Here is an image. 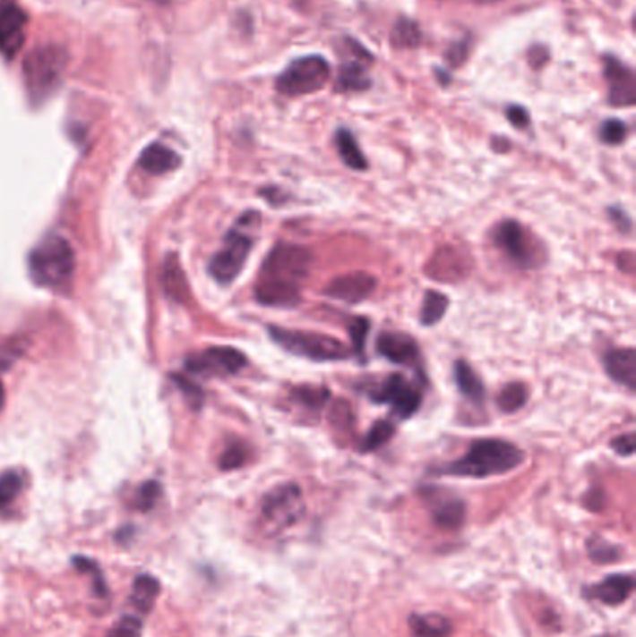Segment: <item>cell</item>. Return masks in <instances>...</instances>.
Returning a JSON list of instances; mask_svg holds the SVG:
<instances>
[{
  "mask_svg": "<svg viewBox=\"0 0 636 637\" xmlns=\"http://www.w3.org/2000/svg\"><path fill=\"white\" fill-rule=\"evenodd\" d=\"M312 254L308 248L277 242L265 258L256 284V301L262 306L293 308L301 301V284L308 278Z\"/></svg>",
  "mask_w": 636,
  "mask_h": 637,
  "instance_id": "6da1fadb",
  "label": "cell"
},
{
  "mask_svg": "<svg viewBox=\"0 0 636 637\" xmlns=\"http://www.w3.org/2000/svg\"><path fill=\"white\" fill-rule=\"evenodd\" d=\"M522 461H525V454L511 442L487 438L474 442L461 459L441 466L435 473L484 480V477L508 473L519 468Z\"/></svg>",
  "mask_w": 636,
  "mask_h": 637,
  "instance_id": "7a4b0ae2",
  "label": "cell"
},
{
  "mask_svg": "<svg viewBox=\"0 0 636 637\" xmlns=\"http://www.w3.org/2000/svg\"><path fill=\"white\" fill-rule=\"evenodd\" d=\"M67 65V53L60 45L47 43L36 47L22 62V79H25L30 103L41 105L55 94L62 82Z\"/></svg>",
  "mask_w": 636,
  "mask_h": 637,
  "instance_id": "3957f363",
  "label": "cell"
},
{
  "mask_svg": "<svg viewBox=\"0 0 636 637\" xmlns=\"http://www.w3.org/2000/svg\"><path fill=\"white\" fill-rule=\"evenodd\" d=\"M30 276L38 285L62 289L73 278L75 252L64 237L43 239L29 256Z\"/></svg>",
  "mask_w": 636,
  "mask_h": 637,
  "instance_id": "277c9868",
  "label": "cell"
},
{
  "mask_svg": "<svg viewBox=\"0 0 636 637\" xmlns=\"http://www.w3.org/2000/svg\"><path fill=\"white\" fill-rule=\"evenodd\" d=\"M258 213H246L236 227H232L230 234L224 239V246L213 256L210 263V272L211 276L219 284H232L239 272L243 270L248 254L253 250V235L251 232L256 230L258 225Z\"/></svg>",
  "mask_w": 636,
  "mask_h": 637,
  "instance_id": "5b68a950",
  "label": "cell"
},
{
  "mask_svg": "<svg viewBox=\"0 0 636 637\" xmlns=\"http://www.w3.org/2000/svg\"><path fill=\"white\" fill-rule=\"evenodd\" d=\"M306 505L297 485L286 483L269 490L260 507L262 526L267 535H277L293 528L305 516Z\"/></svg>",
  "mask_w": 636,
  "mask_h": 637,
  "instance_id": "8992f818",
  "label": "cell"
},
{
  "mask_svg": "<svg viewBox=\"0 0 636 637\" xmlns=\"http://www.w3.org/2000/svg\"><path fill=\"white\" fill-rule=\"evenodd\" d=\"M269 335L275 344H279L284 351L303 356L314 361H334L344 360L351 352L339 339L331 335L314 334V332H301V330H288L280 327H269Z\"/></svg>",
  "mask_w": 636,
  "mask_h": 637,
  "instance_id": "52a82bcc",
  "label": "cell"
},
{
  "mask_svg": "<svg viewBox=\"0 0 636 637\" xmlns=\"http://www.w3.org/2000/svg\"><path fill=\"white\" fill-rule=\"evenodd\" d=\"M331 64L320 55H308L295 58L288 64L286 70L279 75L275 88L286 98H301L315 94L331 79Z\"/></svg>",
  "mask_w": 636,
  "mask_h": 637,
  "instance_id": "ba28073f",
  "label": "cell"
},
{
  "mask_svg": "<svg viewBox=\"0 0 636 637\" xmlns=\"http://www.w3.org/2000/svg\"><path fill=\"white\" fill-rule=\"evenodd\" d=\"M494 244L519 267L532 268L543 261L541 248L534 242V237L515 220H506L496 225L493 234Z\"/></svg>",
  "mask_w": 636,
  "mask_h": 637,
  "instance_id": "9c48e42d",
  "label": "cell"
},
{
  "mask_svg": "<svg viewBox=\"0 0 636 637\" xmlns=\"http://www.w3.org/2000/svg\"><path fill=\"white\" fill-rule=\"evenodd\" d=\"M348 47L351 49V56L342 62L336 79V92L349 94V92H362L372 86L368 77V65L374 62V56L362 47L357 39L348 38Z\"/></svg>",
  "mask_w": 636,
  "mask_h": 637,
  "instance_id": "30bf717a",
  "label": "cell"
},
{
  "mask_svg": "<svg viewBox=\"0 0 636 637\" xmlns=\"http://www.w3.org/2000/svg\"><path fill=\"white\" fill-rule=\"evenodd\" d=\"M29 15L17 0H0V53L8 60L22 49Z\"/></svg>",
  "mask_w": 636,
  "mask_h": 637,
  "instance_id": "8fae6325",
  "label": "cell"
},
{
  "mask_svg": "<svg viewBox=\"0 0 636 637\" xmlns=\"http://www.w3.org/2000/svg\"><path fill=\"white\" fill-rule=\"evenodd\" d=\"M246 368V356L234 347H211L187 360V369L202 375H236Z\"/></svg>",
  "mask_w": 636,
  "mask_h": 637,
  "instance_id": "7c38bea8",
  "label": "cell"
},
{
  "mask_svg": "<svg viewBox=\"0 0 636 637\" xmlns=\"http://www.w3.org/2000/svg\"><path fill=\"white\" fill-rule=\"evenodd\" d=\"M372 399L377 403L392 404L394 412L400 418H411L422 403L420 392L401 375H391L386 378L372 394Z\"/></svg>",
  "mask_w": 636,
  "mask_h": 637,
  "instance_id": "4fadbf2b",
  "label": "cell"
},
{
  "mask_svg": "<svg viewBox=\"0 0 636 637\" xmlns=\"http://www.w3.org/2000/svg\"><path fill=\"white\" fill-rule=\"evenodd\" d=\"M603 77L608 84V103L612 106H632L636 101L634 73L615 55L603 56Z\"/></svg>",
  "mask_w": 636,
  "mask_h": 637,
  "instance_id": "5bb4252c",
  "label": "cell"
},
{
  "mask_svg": "<svg viewBox=\"0 0 636 637\" xmlns=\"http://www.w3.org/2000/svg\"><path fill=\"white\" fill-rule=\"evenodd\" d=\"M375 285L377 280L372 275H368V272H348L344 276L332 278L325 285L323 294L332 301L358 304L370 297V294L375 291Z\"/></svg>",
  "mask_w": 636,
  "mask_h": 637,
  "instance_id": "9a60e30c",
  "label": "cell"
},
{
  "mask_svg": "<svg viewBox=\"0 0 636 637\" xmlns=\"http://www.w3.org/2000/svg\"><path fill=\"white\" fill-rule=\"evenodd\" d=\"M427 505L434 516V522L443 530H458L467 514V507L461 497L443 492V490H427L425 492Z\"/></svg>",
  "mask_w": 636,
  "mask_h": 637,
  "instance_id": "2e32d148",
  "label": "cell"
},
{
  "mask_svg": "<svg viewBox=\"0 0 636 637\" xmlns=\"http://www.w3.org/2000/svg\"><path fill=\"white\" fill-rule=\"evenodd\" d=\"M377 352L401 366H415L420 354L417 341L401 332H382L377 337Z\"/></svg>",
  "mask_w": 636,
  "mask_h": 637,
  "instance_id": "e0dca14e",
  "label": "cell"
},
{
  "mask_svg": "<svg viewBox=\"0 0 636 637\" xmlns=\"http://www.w3.org/2000/svg\"><path fill=\"white\" fill-rule=\"evenodd\" d=\"M634 589V582L632 576L629 574H612L606 576L603 582L586 587L584 593L586 597L599 600L606 606H620L623 604Z\"/></svg>",
  "mask_w": 636,
  "mask_h": 637,
  "instance_id": "ac0fdd59",
  "label": "cell"
},
{
  "mask_svg": "<svg viewBox=\"0 0 636 637\" xmlns=\"http://www.w3.org/2000/svg\"><path fill=\"white\" fill-rule=\"evenodd\" d=\"M605 369L610 378L634 392L636 388V351L615 349L605 356Z\"/></svg>",
  "mask_w": 636,
  "mask_h": 637,
  "instance_id": "d6986e66",
  "label": "cell"
},
{
  "mask_svg": "<svg viewBox=\"0 0 636 637\" xmlns=\"http://www.w3.org/2000/svg\"><path fill=\"white\" fill-rule=\"evenodd\" d=\"M179 163H181L179 155L163 144L148 146L139 158L141 168H144L151 175H161L170 170H176Z\"/></svg>",
  "mask_w": 636,
  "mask_h": 637,
  "instance_id": "ffe728a7",
  "label": "cell"
},
{
  "mask_svg": "<svg viewBox=\"0 0 636 637\" xmlns=\"http://www.w3.org/2000/svg\"><path fill=\"white\" fill-rule=\"evenodd\" d=\"M461 263H465V259L460 258L456 250L444 248V250H441L439 256H435L434 261H431V265H429L431 275L429 276L435 280H444V282L458 280L460 276H465V272H467V268L461 267Z\"/></svg>",
  "mask_w": 636,
  "mask_h": 637,
  "instance_id": "44dd1931",
  "label": "cell"
},
{
  "mask_svg": "<svg viewBox=\"0 0 636 637\" xmlns=\"http://www.w3.org/2000/svg\"><path fill=\"white\" fill-rule=\"evenodd\" d=\"M408 626L415 637H448L451 623L439 613H415L408 617Z\"/></svg>",
  "mask_w": 636,
  "mask_h": 637,
  "instance_id": "7402d4cb",
  "label": "cell"
},
{
  "mask_svg": "<svg viewBox=\"0 0 636 637\" xmlns=\"http://www.w3.org/2000/svg\"><path fill=\"white\" fill-rule=\"evenodd\" d=\"M159 590H161V583L157 582V578L150 574H142L139 578H134L133 587H131V604L136 611L141 613H150L157 597Z\"/></svg>",
  "mask_w": 636,
  "mask_h": 637,
  "instance_id": "603a6c76",
  "label": "cell"
},
{
  "mask_svg": "<svg viewBox=\"0 0 636 637\" xmlns=\"http://www.w3.org/2000/svg\"><path fill=\"white\" fill-rule=\"evenodd\" d=\"M334 142H336V149L339 153V157H342V161L357 170V172H365L368 168V161H366V157L365 153L360 151L357 140H355V136L349 129H338L336 134H334Z\"/></svg>",
  "mask_w": 636,
  "mask_h": 637,
  "instance_id": "cb8c5ba5",
  "label": "cell"
},
{
  "mask_svg": "<svg viewBox=\"0 0 636 637\" xmlns=\"http://www.w3.org/2000/svg\"><path fill=\"white\" fill-rule=\"evenodd\" d=\"M163 287L172 301L181 302L187 297V280L176 256H168L163 265Z\"/></svg>",
  "mask_w": 636,
  "mask_h": 637,
  "instance_id": "d4e9b609",
  "label": "cell"
},
{
  "mask_svg": "<svg viewBox=\"0 0 636 637\" xmlns=\"http://www.w3.org/2000/svg\"><path fill=\"white\" fill-rule=\"evenodd\" d=\"M453 373H456V382L460 392L468 397L470 401H482L486 395V388L484 382L480 380V377L476 375V371L468 366L467 361L460 360L456 361V368H453Z\"/></svg>",
  "mask_w": 636,
  "mask_h": 637,
  "instance_id": "484cf974",
  "label": "cell"
},
{
  "mask_svg": "<svg viewBox=\"0 0 636 637\" xmlns=\"http://www.w3.org/2000/svg\"><path fill=\"white\" fill-rule=\"evenodd\" d=\"M422 41V30L418 27V22L413 19L401 17L391 34V43L394 49H413L418 47Z\"/></svg>",
  "mask_w": 636,
  "mask_h": 637,
  "instance_id": "4316f807",
  "label": "cell"
},
{
  "mask_svg": "<svg viewBox=\"0 0 636 637\" xmlns=\"http://www.w3.org/2000/svg\"><path fill=\"white\" fill-rule=\"evenodd\" d=\"M527 401H529V388L520 382H511L504 386L496 397V404L504 414H513L520 411V408L527 404Z\"/></svg>",
  "mask_w": 636,
  "mask_h": 637,
  "instance_id": "83f0119b",
  "label": "cell"
},
{
  "mask_svg": "<svg viewBox=\"0 0 636 637\" xmlns=\"http://www.w3.org/2000/svg\"><path fill=\"white\" fill-rule=\"evenodd\" d=\"M448 310V297L439 291H427L420 310V321L424 327L437 325Z\"/></svg>",
  "mask_w": 636,
  "mask_h": 637,
  "instance_id": "f1b7e54d",
  "label": "cell"
},
{
  "mask_svg": "<svg viewBox=\"0 0 636 637\" xmlns=\"http://www.w3.org/2000/svg\"><path fill=\"white\" fill-rule=\"evenodd\" d=\"M394 430L396 427L391 423V421H377L370 430H368V435L365 438V442H362V451L368 453V451H374L381 446H384L386 442H389L394 435Z\"/></svg>",
  "mask_w": 636,
  "mask_h": 637,
  "instance_id": "f546056e",
  "label": "cell"
},
{
  "mask_svg": "<svg viewBox=\"0 0 636 637\" xmlns=\"http://www.w3.org/2000/svg\"><path fill=\"white\" fill-rule=\"evenodd\" d=\"M588 556L592 557L596 563H610L620 559V548L618 546H612L601 537H592L588 540Z\"/></svg>",
  "mask_w": 636,
  "mask_h": 637,
  "instance_id": "4dcf8cb0",
  "label": "cell"
},
{
  "mask_svg": "<svg viewBox=\"0 0 636 637\" xmlns=\"http://www.w3.org/2000/svg\"><path fill=\"white\" fill-rule=\"evenodd\" d=\"M22 488V480L17 471H6L0 475V511L6 509Z\"/></svg>",
  "mask_w": 636,
  "mask_h": 637,
  "instance_id": "1f68e13d",
  "label": "cell"
},
{
  "mask_svg": "<svg viewBox=\"0 0 636 637\" xmlns=\"http://www.w3.org/2000/svg\"><path fill=\"white\" fill-rule=\"evenodd\" d=\"M627 132H629V129L622 120L610 118V120H605L601 123L599 139H601V142H605L608 146H620V144L625 142Z\"/></svg>",
  "mask_w": 636,
  "mask_h": 637,
  "instance_id": "d6a6232c",
  "label": "cell"
},
{
  "mask_svg": "<svg viewBox=\"0 0 636 637\" xmlns=\"http://www.w3.org/2000/svg\"><path fill=\"white\" fill-rule=\"evenodd\" d=\"M161 497V485L157 481H146L134 494V507L139 511H150Z\"/></svg>",
  "mask_w": 636,
  "mask_h": 637,
  "instance_id": "836d02e7",
  "label": "cell"
},
{
  "mask_svg": "<svg viewBox=\"0 0 636 637\" xmlns=\"http://www.w3.org/2000/svg\"><path fill=\"white\" fill-rule=\"evenodd\" d=\"M246 459H248V449L243 444H232V446L226 447L224 453L220 454L219 466L224 471L237 470L246 463Z\"/></svg>",
  "mask_w": 636,
  "mask_h": 637,
  "instance_id": "e575fe53",
  "label": "cell"
},
{
  "mask_svg": "<svg viewBox=\"0 0 636 637\" xmlns=\"http://www.w3.org/2000/svg\"><path fill=\"white\" fill-rule=\"evenodd\" d=\"M295 399H297L303 406H308L310 411H315L327 403L329 399V390L325 388H312V386H305L301 390H295Z\"/></svg>",
  "mask_w": 636,
  "mask_h": 637,
  "instance_id": "d590c367",
  "label": "cell"
},
{
  "mask_svg": "<svg viewBox=\"0 0 636 637\" xmlns=\"http://www.w3.org/2000/svg\"><path fill=\"white\" fill-rule=\"evenodd\" d=\"M73 565L75 568H79L81 573H88V574H92L94 576V590L99 595V597H105L107 595V583L103 580V574L99 571V566L92 561V559H88V557H73Z\"/></svg>",
  "mask_w": 636,
  "mask_h": 637,
  "instance_id": "8d00e7d4",
  "label": "cell"
},
{
  "mask_svg": "<svg viewBox=\"0 0 636 637\" xmlns=\"http://www.w3.org/2000/svg\"><path fill=\"white\" fill-rule=\"evenodd\" d=\"M141 635H142V623L134 616L122 617L107 633V637H141Z\"/></svg>",
  "mask_w": 636,
  "mask_h": 637,
  "instance_id": "74e56055",
  "label": "cell"
},
{
  "mask_svg": "<svg viewBox=\"0 0 636 637\" xmlns=\"http://www.w3.org/2000/svg\"><path fill=\"white\" fill-rule=\"evenodd\" d=\"M368 330H370V321L366 317H355L353 318V323L349 325V335H351V341H353L355 352L365 351Z\"/></svg>",
  "mask_w": 636,
  "mask_h": 637,
  "instance_id": "f35d334b",
  "label": "cell"
},
{
  "mask_svg": "<svg viewBox=\"0 0 636 637\" xmlns=\"http://www.w3.org/2000/svg\"><path fill=\"white\" fill-rule=\"evenodd\" d=\"M506 116H508L510 123L515 125L517 129H527V127L530 125L529 112H527L525 106H520V105H511V106H508Z\"/></svg>",
  "mask_w": 636,
  "mask_h": 637,
  "instance_id": "ab89813d",
  "label": "cell"
},
{
  "mask_svg": "<svg viewBox=\"0 0 636 637\" xmlns=\"http://www.w3.org/2000/svg\"><path fill=\"white\" fill-rule=\"evenodd\" d=\"M612 449H615L622 457H631L634 453V435L632 432H627L623 437H618L615 442H612Z\"/></svg>",
  "mask_w": 636,
  "mask_h": 637,
  "instance_id": "60d3db41",
  "label": "cell"
},
{
  "mask_svg": "<svg viewBox=\"0 0 636 637\" xmlns=\"http://www.w3.org/2000/svg\"><path fill=\"white\" fill-rule=\"evenodd\" d=\"M174 380L177 382L179 388L184 390V394L193 401V404H194V406H200V403H202V390L198 388V386L193 384V382H187L184 377H174Z\"/></svg>",
  "mask_w": 636,
  "mask_h": 637,
  "instance_id": "b9f144b4",
  "label": "cell"
},
{
  "mask_svg": "<svg viewBox=\"0 0 636 637\" xmlns=\"http://www.w3.org/2000/svg\"><path fill=\"white\" fill-rule=\"evenodd\" d=\"M467 51H468L467 41H460V43H456V45H453V47L450 49L448 60H450L453 65H458V64H461V62L467 58Z\"/></svg>",
  "mask_w": 636,
  "mask_h": 637,
  "instance_id": "7bdbcfd3",
  "label": "cell"
},
{
  "mask_svg": "<svg viewBox=\"0 0 636 637\" xmlns=\"http://www.w3.org/2000/svg\"><path fill=\"white\" fill-rule=\"evenodd\" d=\"M610 218L618 222V227H620L622 232H629V230H631V220H629V217H627L623 211H620V209H610Z\"/></svg>",
  "mask_w": 636,
  "mask_h": 637,
  "instance_id": "ee69618b",
  "label": "cell"
},
{
  "mask_svg": "<svg viewBox=\"0 0 636 637\" xmlns=\"http://www.w3.org/2000/svg\"><path fill=\"white\" fill-rule=\"evenodd\" d=\"M4 399H6L4 386H3V382H0V411H3V406H4Z\"/></svg>",
  "mask_w": 636,
  "mask_h": 637,
  "instance_id": "f6af8a7d",
  "label": "cell"
}]
</instances>
